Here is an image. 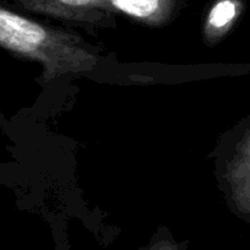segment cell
<instances>
[{
	"label": "cell",
	"mask_w": 250,
	"mask_h": 250,
	"mask_svg": "<svg viewBox=\"0 0 250 250\" xmlns=\"http://www.w3.org/2000/svg\"><path fill=\"white\" fill-rule=\"evenodd\" d=\"M26 10L81 25H105L114 11L107 0H15Z\"/></svg>",
	"instance_id": "2"
},
{
	"label": "cell",
	"mask_w": 250,
	"mask_h": 250,
	"mask_svg": "<svg viewBox=\"0 0 250 250\" xmlns=\"http://www.w3.org/2000/svg\"><path fill=\"white\" fill-rule=\"evenodd\" d=\"M150 250H175L174 247H168V245H158V247L151 248Z\"/></svg>",
	"instance_id": "5"
},
{
	"label": "cell",
	"mask_w": 250,
	"mask_h": 250,
	"mask_svg": "<svg viewBox=\"0 0 250 250\" xmlns=\"http://www.w3.org/2000/svg\"><path fill=\"white\" fill-rule=\"evenodd\" d=\"M0 47L40 62L45 81L87 73L98 62V55L80 36L30 20L3 6H0Z\"/></svg>",
	"instance_id": "1"
},
{
	"label": "cell",
	"mask_w": 250,
	"mask_h": 250,
	"mask_svg": "<svg viewBox=\"0 0 250 250\" xmlns=\"http://www.w3.org/2000/svg\"><path fill=\"white\" fill-rule=\"evenodd\" d=\"M113 11H120L150 25L163 23L173 15L179 0H107Z\"/></svg>",
	"instance_id": "3"
},
{
	"label": "cell",
	"mask_w": 250,
	"mask_h": 250,
	"mask_svg": "<svg viewBox=\"0 0 250 250\" xmlns=\"http://www.w3.org/2000/svg\"><path fill=\"white\" fill-rule=\"evenodd\" d=\"M237 3L234 0H218L211 8L208 16V28L222 30L229 25L237 15Z\"/></svg>",
	"instance_id": "4"
}]
</instances>
